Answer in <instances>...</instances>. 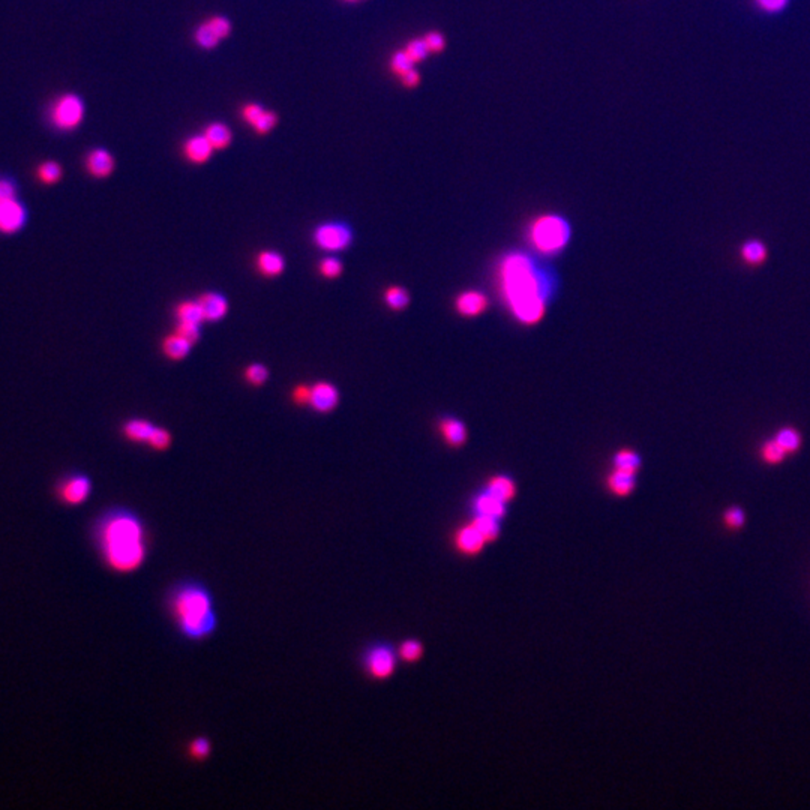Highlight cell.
Listing matches in <instances>:
<instances>
[{"instance_id":"11","label":"cell","mask_w":810,"mask_h":810,"mask_svg":"<svg viewBox=\"0 0 810 810\" xmlns=\"http://www.w3.org/2000/svg\"><path fill=\"white\" fill-rule=\"evenodd\" d=\"M339 402L336 386L329 382H319L309 387L308 404L317 413H331Z\"/></svg>"},{"instance_id":"18","label":"cell","mask_w":810,"mask_h":810,"mask_svg":"<svg viewBox=\"0 0 810 810\" xmlns=\"http://www.w3.org/2000/svg\"><path fill=\"white\" fill-rule=\"evenodd\" d=\"M506 504L503 500H500L498 497L494 496L488 489L482 494H479L474 500V509L476 513H482V515H489L497 518V520H501V518L506 515Z\"/></svg>"},{"instance_id":"24","label":"cell","mask_w":810,"mask_h":810,"mask_svg":"<svg viewBox=\"0 0 810 810\" xmlns=\"http://www.w3.org/2000/svg\"><path fill=\"white\" fill-rule=\"evenodd\" d=\"M472 523L480 531V535L485 537L486 543L496 542L498 539V536H500V520H497V518L489 516V515L476 513V516L473 518Z\"/></svg>"},{"instance_id":"8","label":"cell","mask_w":810,"mask_h":810,"mask_svg":"<svg viewBox=\"0 0 810 810\" xmlns=\"http://www.w3.org/2000/svg\"><path fill=\"white\" fill-rule=\"evenodd\" d=\"M92 494V480L83 473H71L57 484L59 498L69 506L84 503Z\"/></svg>"},{"instance_id":"39","label":"cell","mask_w":810,"mask_h":810,"mask_svg":"<svg viewBox=\"0 0 810 810\" xmlns=\"http://www.w3.org/2000/svg\"><path fill=\"white\" fill-rule=\"evenodd\" d=\"M423 40H425L426 47H428L429 53L431 55H440L441 52H445L446 44H447L445 35H443L441 32H437V30H431V32H428L426 35H423Z\"/></svg>"},{"instance_id":"43","label":"cell","mask_w":810,"mask_h":810,"mask_svg":"<svg viewBox=\"0 0 810 810\" xmlns=\"http://www.w3.org/2000/svg\"><path fill=\"white\" fill-rule=\"evenodd\" d=\"M18 197V186L11 177H0V202Z\"/></svg>"},{"instance_id":"29","label":"cell","mask_w":810,"mask_h":810,"mask_svg":"<svg viewBox=\"0 0 810 810\" xmlns=\"http://www.w3.org/2000/svg\"><path fill=\"white\" fill-rule=\"evenodd\" d=\"M639 467H641V458L637 452L623 449V450H618L615 453L614 468H620V470H627V472L637 473L639 470Z\"/></svg>"},{"instance_id":"42","label":"cell","mask_w":810,"mask_h":810,"mask_svg":"<svg viewBox=\"0 0 810 810\" xmlns=\"http://www.w3.org/2000/svg\"><path fill=\"white\" fill-rule=\"evenodd\" d=\"M763 450H764L763 453H764L765 461H768V462H771V464L780 462V461L785 458V453H787V452H785V450L780 447V445H779V443H777L776 440H775V441H767Z\"/></svg>"},{"instance_id":"13","label":"cell","mask_w":810,"mask_h":810,"mask_svg":"<svg viewBox=\"0 0 810 810\" xmlns=\"http://www.w3.org/2000/svg\"><path fill=\"white\" fill-rule=\"evenodd\" d=\"M197 300L201 307L205 321H219L229 312V300H227L224 295L217 293V291L205 293Z\"/></svg>"},{"instance_id":"14","label":"cell","mask_w":810,"mask_h":810,"mask_svg":"<svg viewBox=\"0 0 810 810\" xmlns=\"http://www.w3.org/2000/svg\"><path fill=\"white\" fill-rule=\"evenodd\" d=\"M455 307H457V311L464 317H477V315L486 311L488 297L484 293H480V291H464L455 300Z\"/></svg>"},{"instance_id":"31","label":"cell","mask_w":810,"mask_h":810,"mask_svg":"<svg viewBox=\"0 0 810 810\" xmlns=\"http://www.w3.org/2000/svg\"><path fill=\"white\" fill-rule=\"evenodd\" d=\"M398 654H399L401 661L407 662V663H414V662L422 659L423 645L416 639H407L399 645Z\"/></svg>"},{"instance_id":"41","label":"cell","mask_w":810,"mask_h":810,"mask_svg":"<svg viewBox=\"0 0 810 810\" xmlns=\"http://www.w3.org/2000/svg\"><path fill=\"white\" fill-rule=\"evenodd\" d=\"M200 326L198 323H189V321H179L177 323V329L176 332L182 335L183 338H186L188 341H191L193 344H195L197 341L200 339Z\"/></svg>"},{"instance_id":"21","label":"cell","mask_w":810,"mask_h":810,"mask_svg":"<svg viewBox=\"0 0 810 810\" xmlns=\"http://www.w3.org/2000/svg\"><path fill=\"white\" fill-rule=\"evenodd\" d=\"M206 135L209 143L213 146L215 150H224L232 144L233 132L232 130L222 122H213L207 125V128L202 132Z\"/></svg>"},{"instance_id":"23","label":"cell","mask_w":810,"mask_h":810,"mask_svg":"<svg viewBox=\"0 0 810 810\" xmlns=\"http://www.w3.org/2000/svg\"><path fill=\"white\" fill-rule=\"evenodd\" d=\"M155 428L154 423L146 419H130L123 425V433L131 441L147 443Z\"/></svg>"},{"instance_id":"3","label":"cell","mask_w":810,"mask_h":810,"mask_svg":"<svg viewBox=\"0 0 810 810\" xmlns=\"http://www.w3.org/2000/svg\"><path fill=\"white\" fill-rule=\"evenodd\" d=\"M169 610L176 627L191 641L206 639L217 629L212 594L200 582L183 581L174 586L169 594Z\"/></svg>"},{"instance_id":"33","label":"cell","mask_w":810,"mask_h":810,"mask_svg":"<svg viewBox=\"0 0 810 810\" xmlns=\"http://www.w3.org/2000/svg\"><path fill=\"white\" fill-rule=\"evenodd\" d=\"M776 441L780 445V447L785 452H794L800 447V434L795 431L792 428H783L777 433L776 435Z\"/></svg>"},{"instance_id":"44","label":"cell","mask_w":810,"mask_h":810,"mask_svg":"<svg viewBox=\"0 0 810 810\" xmlns=\"http://www.w3.org/2000/svg\"><path fill=\"white\" fill-rule=\"evenodd\" d=\"M207 21L210 23V26L215 29V32L218 33L221 40H225V38L232 33V23L229 18L217 16V17L209 18Z\"/></svg>"},{"instance_id":"15","label":"cell","mask_w":810,"mask_h":810,"mask_svg":"<svg viewBox=\"0 0 810 810\" xmlns=\"http://www.w3.org/2000/svg\"><path fill=\"white\" fill-rule=\"evenodd\" d=\"M635 474L637 473H634V472L614 468V470L610 473V476H608V479H606V486H608V489H610L611 494H614L615 497H627L635 489V485H637Z\"/></svg>"},{"instance_id":"6","label":"cell","mask_w":810,"mask_h":810,"mask_svg":"<svg viewBox=\"0 0 810 810\" xmlns=\"http://www.w3.org/2000/svg\"><path fill=\"white\" fill-rule=\"evenodd\" d=\"M314 244L327 252L347 249L353 242V230L346 222H323L312 233Z\"/></svg>"},{"instance_id":"49","label":"cell","mask_w":810,"mask_h":810,"mask_svg":"<svg viewBox=\"0 0 810 810\" xmlns=\"http://www.w3.org/2000/svg\"><path fill=\"white\" fill-rule=\"evenodd\" d=\"M346 2H350V4H354V2H360V0H346Z\"/></svg>"},{"instance_id":"26","label":"cell","mask_w":810,"mask_h":810,"mask_svg":"<svg viewBox=\"0 0 810 810\" xmlns=\"http://www.w3.org/2000/svg\"><path fill=\"white\" fill-rule=\"evenodd\" d=\"M386 305L394 311H402L409 307L410 295L409 291L399 285H392L384 291Z\"/></svg>"},{"instance_id":"17","label":"cell","mask_w":810,"mask_h":810,"mask_svg":"<svg viewBox=\"0 0 810 810\" xmlns=\"http://www.w3.org/2000/svg\"><path fill=\"white\" fill-rule=\"evenodd\" d=\"M440 433L450 447L458 449L467 441V428L457 417H445L440 421Z\"/></svg>"},{"instance_id":"37","label":"cell","mask_w":810,"mask_h":810,"mask_svg":"<svg viewBox=\"0 0 810 810\" xmlns=\"http://www.w3.org/2000/svg\"><path fill=\"white\" fill-rule=\"evenodd\" d=\"M245 377L248 380V383H251L252 386H261L268 382L269 370L266 368L263 363H251L245 371Z\"/></svg>"},{"instance_id":"32","label":"cell","mask_w":810,"mask_h":810,"mask_svg":"<svg viewBox=\"0 0 810 810\" xmlns=\"http://www.w3.org/2000/svg\"><path fill=\"white\" fill-rule=\"evenodd\" d=\"M404 52L407 53V56L410 57V60L414 63V65H416V63L423 62L429 55H431V53H429L428 47H426V42H425V40H423V36H422V38H414V40L409 41V44L405 45V48H404Z\"/></svg>"},{"instance_id":"36","label":"cell","mask_w":810,"mask_h":810,"mask_svg":"<svg viewBox=\"0 0 810 810\" xmlns=\"http://www.w3.org/2000/svg\"><path fill=\"white\" fill-rule=\"evenodd\" d=\"M210 752H212V744L205 737H198L188 746V753L193 759H195V761H202V759H206L210 755Z\"/></svg>"},{"instance_id":"47","label":"cell","mask_w":810,"mask_h":810,"mask_svg":"<svg viewBox=\"0 0 810 810\" xmlns=\"http://www.w3.org/2000/svg\"><path fill=\"white\" fill-rule=\"evenodd\" d=\"M421 80H422V79H421V74L417 72L414 68L410 69L409 72H405V74L402 75V77H401V83H402L405 87H407V89H414V87H417V86H419Z\"/></svg>"},{"instance_id":"22","label":"cell","mask_w":810,"mask_h":810,"mask_svg":"<svg viewBox=\"0 0 810 810\" xmlns=\"http://www.w3.org/2000/svg\"><path fill=\"white\" fill-rule=\"evenodd\" d=\"M486 489L500 500H503L504 503H510L516 496V485L513 482V479L503 474L492 476L488 480Z\"/></svg>"},{"instance_id":"10","label":"cell","mask_w":810,"mask_h":810,"mask_svg":"<svg viewBox=\"0 0 810 810\" xmlns=\"http://www.w3.org/2000/svg\"><path fill=\"white\" fill-rule=\"evenodd\" d=\"M453 545L458 552L467 557H474L484 551V548L486 547V540L482 535H480V531L474 527V524L470 521L455 531Z\"/></svg>"},{"instance_id":"9","label":"cell","mask_w":810,"mask_h":810,"mask_svg":"<svg viewBox=\"0 0 810 810\" xmlns=\"http://www.w3.org/2000/svg\"><path fill=\"white\" fill-rule=\"evenodd\" d=\"M28 219V209L18 197L0 202V234L12 236L20 233L26 227Z\"/></svg>"},{"instance_id":"48","label":"cell","mask_w":810,"mask_h":810,"mask_svg":"<svg viewBox=\"0 0 810 810\" xmlns=\"http://www.w3.org/2000/svg\"><path fill=\"white\" fill-rule=\"evenodd\" d=\"M293 398L299 404H308L309 399V387L308 386H299L293 392Z\"/></svg>"},{"instance_id":"27","label":"cell","mask_w":810,"mask_h":810,"mask_svg":"<svg viewBox=\"0 0 810 810\" xmlns=\"http://www.w3.org/2000/svg\"><path fill=\"white\" fill-rule=\"evenodd\" d=\"M63 170L56 161H45L36 169V176L44 185H55L62 179Z\"/></svg>"},{"instance_id":"2","label":"cell","mask_w":810,"mask_h":810,"mask_svg":"<svg viewBox=\"0 0 810 810\" xmlns=\"http://www.w3.org/2000/svg\"><path fill=\"white\" fill-rule=\"evenodd\" d=\"M504 296L515 317L524 324H536L545 315L548 287L536 266L524 256H510L501 264Z\"/></svg>"},{"instance_id":"7","label":"cell","mask_w":810,"mask_h":810,"mask_svg":"<svg viewBox=\"0 0 810 810\" xmlns=\"http://www.w3.org/2000/svg\"><path fill=\"white\" fill-rule=\"evenodd\" d=\"M365 669L370 677L375 680H386L394 674L397 666V656L384 644H377L365 654Z\"/></svg>"},{"instance_id":"12","label":"cell","mask_w":810,"mask_h":810,"mask_svg":"<svg viewBox=\"0 0 810 810\" xmlns=\"http://www.w3.org/2000/svg\"><path fill=\"white\" fill-rule=\"evenodd\" d=\"M115 158L105 149H93L86 156V169L96 179H104L115 171Z\"/></svg>"},{"instance_id":"45","label":"cell","mask_w":810,"mask_h":810,"mask_svg":"<svg viewBox=\"0 0 810 810\" xmlns=\"http://www.w3.org/2000/svg\"><path fill=\"white\" fill-rule=\"evenodd\" d=\"M756 4L765 12H779L787 6L788 0H756Z\"/></svg>"},{"instance_id":"35","label":"cell","mask_w":810,"mask_h":810,"mask_svg":"<svg viewBox=\"0 0 810 810\" xmlns=\"http://www.w3.org/2000/svg\"><path fill=\"white\" fill-rule=\"evenodd\" d=\"M319 268H320V273L324 278H327V280H333V278H338L341 273H343L344 264L338 257L329 256L320 261Z\"/></svg>"},{"instance_id":"19","label":"cell","mask_w":810,"mask_h":810,"mask_svg":"<svg viewBox=\"0 0 810 810\" xmlns=\"http://www.w3.org/2000/svg\"><path fill=\"white\" fill-rule=\"evenodd\" d=\"M257 268L264 276H278L285 269V258L278 251H261L257 257Z\"/></svg>"},{"instance_id":"5","label":"cell","mask_w":810,"mask_h":810,"mask_svg":"<svg viewBox=\"0 0 810 810\" xmlns=\"http://www.w3.org/2000/svg\"><path fill=\"white\" fill-rule=\"evenodd\" d=\"M84 104L80 96L74 93L62 95L56 99L52 110H50V119L57 130L72 131L83 122Z\"/></svg>"},{"instance_id":"1","label":"cell","mask_w":810,"mask_h":810,"mask_svg":"<svg viewBox=\"0 0 810 810\" xmlns=\"http://www.w3.org/2000/svg\"><path fill=\"white\" fill-rule=\"evenodd\" d=\"M101 555L111 571L131 574L147 559L149 545L143 521L130 509H110L95 525Z\"/></svg>"},{"instance_id":"30","label":"cell","mask_w":810,"mask_h":810,"mask_svg":"<svg viewBox=\"0 0 810 810\" xmlns=\"http://www.w3.org/2000/svg\"><path fill=\"white\" fill-rule=\"evenodd\" d=\"M741 256L744 261H748L749 264L763 263L767 256L765 245L763 242H759V240H749V242H746L743 245Z\"/></svg>"},{"instance_id":"20","label":"cell","mask_w":810,"mask_h":810,"mask_svg":"<svg viewBox=\"0 0 810 810\" xmlns=\"http://www.w3.org/2000/svg\"><path fill=\"white\" fill-rule=\"evenodd\" d=\"M193 346L194 344L191 343V341H188L186 338H183L182 335L176 332V333H173V335H170L164 339L162 350H164V353H166V356L169 359L181 360V359H185L188 356L189 351H191V348H193Z\"/></svg>"},{"instance_id":"34","label":"cell","mask_w":810,"mask_h":810,"mask_svg":"<svg viewBox=\"0 0 810 810\" xmlns=\"http://www.w3.org/2000/svg\"><path fill=\"white\" fill-rule=\"evenodd\" d=\"M413 68H414V63L410 60V57L407 56V53L404 52V50H398V52H395L394 56H392V59H390V69L399 79L405 72H409Z\"/></svg>"},{"instance_id":"38","label":"cell","mask_w":810,"mask_h":810,"mask_svg":"<svg viewBox=\"0 0 810 810\" xmlns=\"http://www.w3.org/2000/svg\"><path fill=\"white\" fill-rule=\"evenodd\" d=\"M276 123H278V116L275 115V113L269 111V110H264L263 115L256 120L254 125H252V130H254L260 135H266L275 128Z\"/></svg>"},{"instance_id":"40","label":"cell","mask_w":810,"mask_h":810,"mask_svg":"<svg viewBox=\"0 0 810 810\" xmlns=\"http://www.w3.org/2000/svg\"><path fill=\"white\" fill-rule=\"evenodd\" d=\"M170 443H171V434L167 431L166 428L156 426L155 431L152 433L147 445L154 449H156V450H166L170 446Z\"/></svg>"},{"instance_id":"28","label":"cell","mask_w":810,"mask_h":810,"mask_svg":"<svg viewBox=\"0 0 810 810\" xmlns=\"http://www.w3.org/2000/svg\"><path fill=\"white\" fill-rule=\"evenodd\" d=\"M219 41H221V38L218 36L217 32H215V29L210 26V23L207 20L202 21L197 28L195 42L198 47L205 48V50H212L219 44Z\"/></svg>"},{"instance_id":"46","label":"cell","mask_w":810,"mask_h":810,"mask_svg":"<svg viewBox=\"0 0 810 810\" xmlns=\"http://www.w3.org/2000/svg\"><path fill=\"white\" fill-rule=\"evenodd\" d=\"M725 520L731 527H741L744 524V512L740 508H732L725 513Z\"/></svg>"},{"instance_id":"4","label":"cell","mask_w":810,"mask_h":810,"mask_svg":"<svg viewBox=\"0 0 810 810\" xmlns=\"http://www.w3.org/2000/svg\"><path fill=\"white\" fill-rule=\"evenodd\" d=\"M530 240L542 254L554 256L571 240V225L559 215H542L530 227Z\"/></svg>"},{"instance_id":"25","label":"cell","mask_w":810,"mask_h":810,"mask_svg":"<svg viewBox=\"0 0 810 810\" xmlns=\"http://www.w3.org/2000/svg\"><path fill=\"white\" fill-rule=\"evenodd\" d=\"M176 315H177V320L179 321H189V323H198L201 324L205 321V317H202V311L198 300H185L182 303H179V307L176 309Z\"/></svg>"},{"instance_id":"16","label":"cell","mask_w":810,"mask_h":810,"mask_svg":"<svg viewBox=\"0 0 810 810\" xmlns=\"http://www.w3.org/2000/svg\"><path fill=\"white\" fill-rule=\"evenodd\" d=\"M213 150H215L213 146L209 143V140L205 134L193 135L191 138H188L185 146H183L185 156L193 164L207 162L213 155Z\"/></svg>"}]
</instances>
